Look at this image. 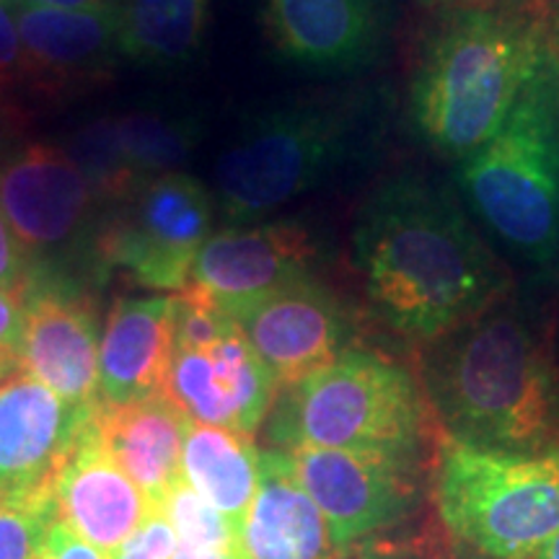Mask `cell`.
Instances as JSON below:
<instances>
[{
  "mask_svg": "<svg viewBox=\"0 0 559 559\" xmlns=\"http://www.w3.org/2000/svg\"><path fill=\"white\" fill-rule=\"evenodd\" d=\"M419 3L432 5V9H456V5H487L498 0H419Z\"/></svg>",
  "mask_w": 559,
  "mask_h": 559,
  "instance_id": "obj_35",
  "label": "cell"
},
{
  "mask_svg": "<svg viewBox=\"0 0 559 559\" xmlns=\"http://www.w3.org/2000/svg\"><path fill=\"white\" fill-rule=\"evenodd\" d=\"M215 198L190 174L148 179L117 207L94 241L102 270H120L135 285L179 293L190 280L194 257L213 230Z\"/></svg>",
  "mask_w": 559,
  "mask_h": 559,
  "instance_id": "obj_8",
  "label": "cell"
},
{
  "mask_svg": "<svg viewBox=\"0 0 559 559\" xmlns=\"http://www.w3.org/2000/svg\"><path fill=\"white\" fill-rule=\"evenodd\" d=\"M94 415L13 366L0 379V489L47 485Z\"/></svg>",
  "mask_w": 559,
  "mask_h": 559,
  "instance_id": "obj_18",
  "label": "cell"
},
{
  "mask_svg": "<svg viewBox=\"0 0 559 559\" xmlns=\"http://www.w3.org/2000/svg\"><path fill=\"white\" fill-rule=\"evenodd\" d=\"M243 544L251 559L342 557L330 523L300 487L285 451H262L260 485L243 521Z\"/></svg>",
  "mask_w": 559,
  "mask_h": 559,
  "instance_id": "obj_20",
  "label": "cell"
},
{
  "mask_svg": "<svg viewBox=\"0 0 559 559\" xmlns=\"http://www.w3.org/2000/svg\"><path fill=\"white\" fill-rule=\"evenodd\" d=\"M417 376L443 436L506 453L559 445L551 313L515 288L425 345Z\"/></svg>",
  "mask_w": 559,
  "mask_h": 559,
  "instance_id": "obj_2",
  "label": "cell"
},
{
  "mask_svg": "<svg viewBox=\"0 0 559 559\" xmlns=\"http://www.w3.org/2000/svg\"><path fill=\"white\" fill-rule=\"evenodd\" d=\"M11 368H13V360L5 358V355H0V379H3Z\"/></svg>",
  "mask_w": 559,
  "mask_h": 559,
  "instance_id": "obj_39",
  "label": "cell"
},
{
  "mask_svg": "<svg viewBox=\"0 0 559 559\" xmlns=\"http://www.w3.org/2000/svg\"><path fill=\"white\" fill-rule=\"evenodd\" d=\"M257 19L277 58L319 75L376 68L396 32V0H257Z\"/></svg>",
  "mask_w": 559,
  "mask_h": 559,
  "instance_id": "obj_10",
  "label": "cell"
},
{
  "mask_svg": "<svg viewBox=\"0 0 559 559\" xmlns=\"http://www.w3.org/2000/svg\"><path fill=\"white\" fill-rule=\"evenodd\" d=\"M24 88V52L19 26L9 0H0V102L19 109V91Z\"/></svg>",
  "mask_w": 559,
  "mask_h": 559,
  "instance_id": "obj_28",
  "label": "cell"
},
{
  "mask_svg": "<svg viewBox=\"0 0 559 559\" xmlns=\"http://www.w3.org/2000/svg\"><path fill=\"white\" fill-rule=\"evenodd\" d=\"M13 366L73 407L99 409V326L91 300L60 277H32Z\"/></svg>",
  "mask_w": 559,
  "mask_h": 559,
  "instance_id": "obj_14",
  "label": "cell"
},
{
  "mask_svg": "<svg viewBox=\"0 0 559 559\" xmlns=\"http://www.w3.org/2000/svg\"><path fill=\"white\" fill-rule=\"evenodd\" d=\"M557 423H559V415H557Z\"/></svg>",
  "mask_w": 559,
  "mask_h": 559,
  "instance_id": "obj_41",
  "label": "cell"
},
{
  "mask_svg": "<svg viewBox=\"0 0 559 559\" xmlns=\"http://www.w3.org/2000/svg\"><path fill=\"white\" fill-rule=\"evenodd\" d=\"M185 425L187 417L166 396L122 407L102 404L94 415L102 445L156 510L181 481Z\"/></svg>",
  "mask_w": 559,
  "mask_h": 559,
  "instance_id": "obj_21",
  "label": "cell"
},
{
  "mask_svg": "<svg viewBox=\"0 0 559 559\" xmlns=\"http://www.w3.org/2000/svg\"><path fill=\"white\" fill-rule=\"evenodd\" d=\"M210 0H120V52L145 68L187 66L200 50Z\"/></svg>",
  "mask_w": 559,
  "mask_h": 559,
  "instance_id": "obj_23",
  "label": "cell"
},
{
  "mask_svg": "<svg viewBox=\"0 0 559 559\" xmlns=\"http://www.w3.org/2000/svg\"><path fill=\"white\" fill-rule=\"evenodd\" d=\"M557 26H559V0H557Z\"/></svg>",
  "mask_w": 559,
  "mask_h": 559,
  "instance_id": "obj_40",
  "label": "cell"
},
{
  "mask_svg": "<svg viewBox=\"0 0 559 559\" xmlns=\"http://www.w3.org/2000/svg\"><path fill=\"white\" fill-rule=\"evenodd\" d=\"M319 241L306 223L272 221L228 226L194 257L190 288L228 317L264 296L313 277Z\"/></svg>",
  "mask_w": 559,
  "mask_h": 559,
  "instance_id": "obj_13",
  "label": "cell"
},
{
  "mask_svg": "<svg viewBox=\"0 0 559 559\" xmlns=\"http://www.w3.org/2000/svg\"><path fill=\"white\" fill-rule=\"evenodd\" d=\"M340 559H396L394 551L389 549L386 539H368V542H360L355 544V547H349L342 551Z\"/></svg>",
  "mask_w": 559,
  "mask_h": 559,
  "instance_id": "obj_33",
  "label": "cell"
},
{
  "mask_svg": "<svg viewBox=\"0 0 559 559\" xmlns=\"http://www.w3.org/2000/svg\"><path fill=\"white\" fill-rule=\"evenodd\" d=\"M96 198L66 148L32 143L0 160V213L34 264L81 239Z\"/></svg>",
  "mask_w": 559,
  "mask_h": 559,
  "instance_id": "obj_16",
  "label": "cell"
},
{
  "mask_svg": "<svg viewBox=\"0 0 559 559\" xmlns=\"http://www.w3.org/2000/svg\"><path fill=\"white\" fill-rule=\"evenodd\" d=\"M549 313H551V345H555V360L559 368V306L557 311H549Z\"/></svg>",
  "mask_w": 559,
  "mask_h": 559,
  "instance_id": "obj_38",
  "label": "cell"
},
{
  "mask_svg": "<svg viewBox=\"0 0 559 559\" xmlns=\"http://www.w3.org/2000/svg\"><path fill=\"white\" fill-rule=\"evenodd\" d=\"M115 0H11V5H50V9H94Z\"/></svg>",
  "mask_w": 559,
  "mask_h": 559,
  "instance_id": "obj_34",
  "label": "cell"
},
{
  "mask_svg": "<svg viewBox=\"0 0 559 559\" xmlns=\"http://www.w3.org/2000/svg\"><path fill=\"white\" fill-rule=\"evenodd\" d=\"M109 559H177V534L160 510L140 526Z\"/></svg>",
  "mask_w": 559,
  "mask_h": 559,
  "instance_id": "obj_29",
  "label": "cell"
},
{
  "mask_svg": "<svg viewBox=\"0 0 559 559\" xmlns=\"http://www.w3.org/2000/svg\"><path fill=\"white\" fill-rule=\"evenodd\" d=\"M66 153L86 177L96 202H109V205L120 207L135 198L140 187L148 181L132 169L130 158L124 156L115 117H99V120L83 124L70 138Z\"/></svg>",
  "mask_w": 559,
  "mask_h": 559,
  "instance_id": "obj_26",
  "label": "cell"
},
{
  "mask_svg": "<svg viewBox=\"0 0 559 559\" xmlns=\"http://www.w3.org/2000/svg\"><path fill=\"white\" fill-rule=\"evenodd\" d=\"M50 495L58 521L107 557L156 510L104 449L94 430V417L52 474Z\"/></svg>",
  "mask_w": 559,
  "mask_h": 559,
  "instance_id": "obj_17",
  "label": "cell"
},
{
  "mask_svg": "<svg viewBox=\"0 0 559 559\" xmlns=\"http://www.w3.org/2000/svg\"><path fill=\"white\" fill-rule=\"evenodd\" d=\"M285 453L342 551L404 526L423 500V456L313 445Z\"/></svg>",
  "mask_w": 559,
  "mask_h": 559,
  "instance_id": "obj_9",
  "label": "cell"
},
{
  "mask_svg": "<svg viewBox=\"0 0 559 559\" xmlns=\"http://www.w3.org/2000/svg\"><path fill=\"white\" fill-rule=\"evenodd\" d=\"M177 534V559H251L243 531L207 506L185 479L160 502Z\"/></svg>",
  "mask_w": 559,
  "mask_h": 559,
  "instance_id": "obj_25",
  "label": "cell"
},
{
  "mask_svg": "<svg viewBox=\"0 0 559 559\" xmlns=\"http://www.w3.org/2000/svg\"><path fill=\"white\" fill-rule=\"evenodd\" d=\"M26 324V293L0 290V355L13 360Z\"/></svg>",
  "mask_w": 559,
  "mask_h": 559,
  "instance_id": "obj_31",
  "label": "cell"
},
{
  "mask_svg": "<svg viewBox=\"0 0 559 559\" xmlns=\"http://www.w3.org/2000/svg\"><path fill=\"white\" fill-rule=\"evenodd\" d=\"M32 283V262L26 257L3 213H0V290H24Z\"/></svg>",
  "mask_w": 559,
  "mask_h": 559,
  "instance_id": "obj_30",
  "label": "cell"
},
{
  "mask_svg": "<svg viewBox=\"0 0 559 559\" xmlns=\"http://www.w3.org/2000/svg\"><path fill=\"white\" fill-rule=\"evenodd\" d=\"M456 185L502 249L559 275V26L498 132L459 164Z\"/></svg>",
  "mask_w": 559,
  "mask_h": 559,
  "instance_id": "obj_4",
  "label": "cell"
},
{
  "mask_svg": "<svg viewBox=\"0 0 559 559\" xmlns=\"http://www.w3.org/2000/svg\"><path fill=\"white\" fill-rule=\"evenodd\" d=\"M353 251L373 317L423 347L513 290L464 202L419 171L391 174L370 192Z\"/></svg>",
  "mask_w": 559,
  "mask_h": 559,
  "instance_id": "obj_1",
  "label": "cell"
},
{
  "mask_svg": "<svg viewBox=\"0 0 559 559\" xmlns=\"http://www.w3.org/2000/svg\"><path fill=\"white\" fill-rule=\"evenodd\" d=\"M115 120L124 156L143 179L179 171L190 160L202 135L194 117L164 109H135Z\"/></svg>",
  "mask_w": 559,
  "mask_h": 559,
  "instance_id": "obj_24",
  "label": "cell"
},
{
  "mask_svg": "<svg viewBox=\"0 0 559 559\" xmlns=\"http://www.w3.org/2000/svg\"><path fill=\"white\" fill-rule=\"evenodd\" d=\"M24 52V88L41 99L99 86L120 52V0L94 9L11 5Z\"/></svg>",
  "mask_w": 559,
  "mask_h": 559,
  "instance_id": "obj_15",
  "label": "cell"
},
{
  "mask_svg": "<svg viewBox=\"0 0 559 559\" xmlns=\"http://www.w3.org/2000/svg\"><path fill=\"white\" fill-rule=\"evenodd\" d=\"M260 459L251 436L187 419L181 479L241 531L260 485Z\"/></svg>",
  "mask_w": 559,
  "mask_h": 559,
  "instance_id": "obj_22",
  "label": "cell"
},
{
  "mask_svg": "<svg viewBox=\"0 0 559 559\" xmlns=\"http://www.w3.org/2000/svg\"><path fill=\"white\" fill-rule=\"evenodd\" d=\"M277 394L275 379L234 319L207 340L174 342L164 396L192 423L254 436Z\"/></svg>",
  "mask_w": 559,
  "mask_h": 559,
  "instance_id": "obj_11",
  "label": "cell"
},
{
  "mask_svg": "<svg viewBox=\"0 0 559 559\" xmlns=\"http://www.w3.org/2000/svg\"><path fill=\"white\" fill-rule=\"evenodd\" d=\"M531 559H559V534L551 536V539Z\"/></svg>",
  "mask_w": 559,
  "mask_h": 559,
  "instance_id": "obj_37",
  "label": "cell"
},
{
  "mask_svg": "<svg viewBox=\"0 0 559 559\" xmlns=\"http://www.w3.org/2000/svg\"><path fill=\"white\" fill-rule=\"evenodd\" d=\"M260 355L277 389H290L330 368L353 345V313L330 285L298 280L230 317Z\"/></svg>",
  "mask_w": 559,
  "mask_h": 559,
  "instance_id": "obj_12",
  "label": "cell"
},
{
  "mask_svg": "<svg viewBox=\"0 0 559 559\" xmlns=\"http://www.w3.org/2000/svg\"><path fill=\"white\" fill-rule=\"evenodd\" d=\"M9 3H11V0H9Z\"/></svg>",
  "mask_w": 559,
  "mask_h": 559,
  "instance_id": "obj_42",
  "label": "cell"
},
{
  "mask_svg": "<svg viewBox=\"0 0 559 559\" xmlns=\"http://www.w3.org/2000/svg\"><path fill=\"white\" fill-rule=\"evenodd\" d=\"M430 404L419 376L379 349L349 347L272 404V449L386 451L423 456Z\"/></svg>",
  "mask_w": 559,
  "mask_h": 559,
  "instance_id": "obj_6",
  "label": "cell"
},
{
  "mask_svg": "<svg viewBox=\"0 0 559 559\" xmlns=\"http://www.w3.org/2000/svg\"><path fill=\"white\" fill-rule=\"evenodd\" d=\"M16 120H19V111L11 109L5 102H0V140H3L5 130H9V124H13Z\"/></svg>",
  "mask_w": 559,
  "mask_h": 559,
  "instance_id": "obj_36",
  "label": "cell"
},
{
  "mask_svg": "<svg viewBox=\"0 0 559 559\" xmlns=\"http://www.w3.org/2000/svg\"><path fill=\"white\" fill-rule=\"evenodd\" d=\"M37 559H109L99 549L91 547L81 536H75L66 523L55 519L50 531H47L45 544H41Z\"/></svg>",
  "mask_w": 559,
  "mask_h": 559,
  "instance_id": "obj_32",
  "label": "cell"
},
{
  "mask_svg": "<svg viewBox=\"0 0 559 559\" xmlns=\"http://www.w3.org/2000/svg\"><path fill=\"white\" fill-rule=\"evenodd\" d=\"M555 0L443 9L412 66L407 120L419 143L461 164L498 132L555 37Z\"/></svg>",
  "mask_w": 559,
  "mask_h": 559,
  "instance_id": "obj_3",
  "label": "cell"
},
{
  "mask_svg": "<svg viewBox=\"0 0 559 559\" xmlns=\"http://www.w3.org/2000/svg\"><path fill=\"white\" fill-rule=\"evenodd\" d=\"M55 519L50 481L32 489H0V559H37Z\"/></svg>",
  "mask_w": 559,
  "mask_h": 559,
  "instance_id": "obj_27",
  "label": "cell"
},
{
  "mask_svg": "<svg viewBox=\"0 0 559 559\" xmlns=\"http://www.w3.org/2000/svg\"><path fill=\"white\" fill-rule=\"evenodd\" d=\"M432 502L466 559H531L559 534V445L506 453L440 436Z\"/></svg>",
  "mask_w": 559,
  "mask_h": 559,
  "instance_id": "obj_7",
  "label": "cell"
},
{
  "mask_svg": "<svg viewBox=\"0 0 559 559\" xmlns=\"http://www.w3.org/2000/svg\"><path fill=\"white\" fill-rule=\"evenodd\" d=\"M381 135L376 91L272 107L243 124L215 164V207L249 226L317 190Z\"/></svg>",
  "mask_w": 559,
  "mask_h": 559,
  "instance_id": "obj_5",
  "label": "cell"
},
{
  "mask_svg": "<svg viewBox=\"0 0 559 559\" xmlns=\"http://www.w3.org/2000/svg\"><path fill=\"white\" fill-rule=\"evenodd\" d=\"M177 293L120 298L99 340L102 404L122 407L164 396L174 358Z\"/></svg>",
  "mask_w": 559,
  "mask_h": 559,
  "instance_id": "obj_19",
  "label": "cell"
}]
</instances>
